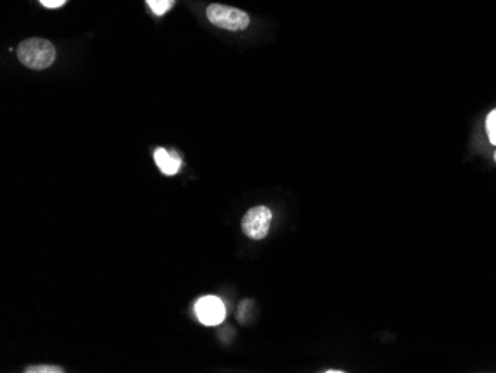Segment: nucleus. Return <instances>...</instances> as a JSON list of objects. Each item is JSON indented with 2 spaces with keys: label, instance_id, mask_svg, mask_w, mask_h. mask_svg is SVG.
<instances>
[{
  "label": "nucleus",
  "instance_id": "obj_1",
  "mask_svg": "<svg viewBox=\"0 0 496 373\" xmlns=\"http://www.w3.org/2000/svg\"><path fill=\"white\" fill-rule=\"evenodd\" d=\"M18 60L33 70H45L49 66H53L57 57L55 46L42 37H30V39L22 41L17 49Z\"/></svg>",
  "mask_w": 496,
  "mask_h": 373
},
{
  "label": "nucleus",
  "instance_id": "obj_2",
  "mask_svg": "<svg viewBox=\"0 0 496 373\" xmlns=\"http://www.w3.org/2000/svg\"><path fill=\"white\" fill-rule=\"evenodd\" d=\"M207 18L216 27L230 32L245 30L250 24V17L247 12L219 4H213L207 8Z\"/></svg>",
  "mask_w": 496,
  "mask_h": 373
},
{
  "label": "nucleus",
  "instance_id": "obj_3",
  "mask_svg": "<svg viewBox=\"0 0 496 373\" xmlns=\"http://www.w3.org/2000/svg\"><path fill=\"white\" fill-rule=\"evenodd\" d=\"M272 211L265 205H257L247 211L242 217V232L252 240H263L269 233Z\"/></svg>",
  "mask_w": 496,
  "mask_h": 373
},
{
  "label": "nucleus",
  "instance_id": "obj_4",
  "mask_svg": "<svg viewBox=\"0 0 496 373\" xmlns=\"http://www.w3.org/2000/svg\"><path fill=\"white\" fill-rule=\"evenodd\" d=\"M195 309L198 318H200V321L204 323L205 326H216L226 317L225 305H223L219 297L214 296L202 297V299L198 301Z\"/></svg>",
  "mask_w": 496,
  "mask_h": 373
},
{
  "label": "nucleus",
  "instance_id": "obj_5",
  "mask_svg": "<svg viewBox=\"0 0 496 373\" xmlns=\"http://www.w3.org/2000/svg\"><path fill=\"white\" fill-rule=\"evenodd\" d=\"M155 163L164 174L172 176V174L179 172L181 161L176 154H170L164 147H159L155 151Z\"/></svg>",
  "mask_w": 496,
  "mask_h": 373
},
{
  "label": "nucleus",
  "instance_id": "obj_6",
  "mask_svg": "<svg viewBox=\"0 0 496 373\" xmlns=\"http://www.w3.org/2000/svg\"><path fill=\"white\" fill-rule=\"evenodd\" d=\"M146 2L156 15H164L174 6L176 0H146Z\"/></svg>",
  "mask_w": 496,
  "mask_h": 373
},
{
  "label": "nucleus",
  "instance_id": "obj_7",
  "mask_svg": "<svg viewBox=\"0 0 496 373\" xmlns=\"http://www.w3.org/2000/svg\"><path fill=\"white\" fill-rule=\"evenodd\" d=\"M64 369L54 365H34L24 369V373H63Z\"/></svg>",
  "mask_w": 496,
  "mask_h": 373
},
{
  "label": "nucleus",
  "instance_id": "obj_8",
  "mask_svg": "<svg viewBox=\"0 0 496 373\" xmlns=\"http://www.w3.org/2000/svg\"><path fill=\"white\" fill-rule=\"evenodd\" d=\"M486 131L490 143L496 146V109H493L486 118Z\"/></svg>",
  "mask_w": 496,
  "mask_h": 373
},
{
  "label": "nucleus",
  "instance_id": "obj_9",
  "mask_svg": "<svg viewBox=\"0 0 496 373\" xmlns=\"http://www.w3.org/2000/svg\"><path fill=\"white\" fill-rule=\"evenodd\" d=\"M39 2H41L45 8L55 9V8L63 6V5L66 4V0H39Z\"/></svg>",
  "mask_w": 496,
  "mask_h": 373
},
{
  "label": "nucleus",
  "instance_id": "obj_10",
  "mask_svg": "<svg viewBox=\"0 0 496 373\" xmlns=\"http://www.w3.org/2000/svg\"><path fill=\"white\" fill-rule=\"evenodd\" d=\"M327 373H343V370H336V369H331V370H326Z\"/></svg>",
  "mask_w": 496,
  "mask_h": 373
},
{
  "label": "nucleus",
  "instance_id": "obj_11",
  "mask_svg": "<svg viewBox=\"0 0 496 373\" xmlns=\"http://www.w3.org/2000/svg\"><path fill=\"white\" fill-rule=\"evenodd\" d=\"M493 159H495V163H496V151H495V154H493Z\"/></svg>",
  "mask_w": 496,
  "mask_h": 373
}]
</instances>
